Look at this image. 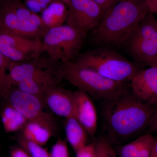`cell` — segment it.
<instances>
[{"mask_svg": "<svg viewBox=\"0 0 157 157\" xmlns=\"http://www.w3.org/2000/svg\"><path fill=\"white\" fill-rule=\"evenodd\" d=\"M157 110L126 88L117 98L106 101L104 127L111 143L129 139L147 128Z\"/></svg>", "mask_w": 157, "mask_h": 157, "instance_id": "1", "label": "cell"}, {"mask_svg": "<svg viewBox=\"0 0 157 157\" xmlns=\"http://www.w3.org/2000/svg\"><path fill=\"white\" fill-rule=\"evenodd\" d=\"M149 12L146 0H120L105 12L93 30L92 40L108 46L126 45Z\"/></svg>", "mask_w": 157, "mask_h": 157, "instance_id": "2", "label": "cell"}, {"mask_svg": "<svg viewBox=\"0 0 157 157\" xmlns=\"http://www.w3.org/2000/svg\"><path fill=\"white\" fill-rule=\"evenodd\" d=\"M59 73L62 80H67L96 100H112L126 88L124 83L106 78L95 70L72 61L61 62Z\"/></svg>", "mask_w": 157, "mask_h": 157, "instance_id": "3", "label": "cell"}, {"mask_svg": "<svg viewBox=\"0 0 157 157\" xmlns=\"http://www.w3.org/2000/svg\"><path fill=\"white\" fill-rule=\"evenodd\" d=\"M72 61L90 68L106 78L122 83L131 81L140 70L134 63L105 47L79 53Z\"/></svg>", "mask_w": 157, "mask_h": 157, "instance_id": "4", "label": "cell"}, {"mask_svg": "<svg viewBox=\"0 0 157 157\" xmlns=\"http://www.w3.org/2000/svg\"><path fill=\"white\" fill-rule=\"evenodd\" d=\"M84 39L68 25L49 29L42 39L44 52L61 62L72 61L80 53Z\"/></svg>", "mask_w": 157, "mask_h": 157, "instance_id": "5", "label": "cell"}, {"mask_svg": "<svg viewBox=\"0 0 157 157\" xmlns=\"http://www.w3.org/2000/svg\"><path fill=\"white\" fill-rule=\"evenodd\" d=\"M65 23L84 39L97 27L105 12L94 0H70Z\"/></svg>", "mask_w": 157, "mask_h": 157, "instance_id": "6", "label": "cell"}, {"mask_svg": "<svg viewBox=\"0 0 157 157\" xmlns=\"http://www.w3.org/2000/svg\"><path fill=\"white\" fill-rule=\"evenodd\" d=\"M61 62L40 56L28 61L10 62L9 75L12 85L24 80L60 76Z\"/></svg>", "mask_w": 157, "mask_h": 157, "instance_id": "7", "label": "cell"}, {"mask_svg": "<svg viewBox=\"0 0 157 157\" xmlns=\"http://www.w3.org/2000/svg\"><path fill=\"white\" fill-rule=\"evenodd\" d=\"M0 52L11 61H28L44 52L42 39L0 33Z\"/></svg>", "mask_w": 157, "mask_h": 157, "instance_id": "8", "label": "cell"}, {"mask_svg": "<svg viewBox=\"0 0 157 157\" xmlns=\"http://www.w3.org/2000/svg\"><path fill=\"white\" fill-rule=\"evenodd\" d=\"M5 97L8 98V104L28 121H55L52 117L45 111L46 106L42 97L24 92L13 86Z\"/></svg>", "mask_w": 157, "mask_h": 157, "instance_id": "9", "label": "cell"}, {"mask_svg": "<svg viewBox=\"0 0 157 157\" xmlns=\"http://www.w3.org/2000/svg\"><path fill=\"white\" fill-rule=\"evenodd\" d=\"M132 91L144 103L157 104V67L139 70L131 80Z\"/></svg>", "mask_w": 157, "mask_h": 157, "instance_id": "10", "label": "cell"}, {"mask_svg": "<svg viewBox=\"0 0 157 157\" xmlns=\"http://www.w3.org/2000/svg\"><path fill=\"white\" fill-rule=\"evenodd\" d=\"M42 98L46 107L55 114L65 118L74 114L73 92L59 87L50 86L45 91Z\"/></svg>", "mask_w": 157, "mask_h": 157, "instance_id": "11", "label": "cell"}, {"mask_svg": "<svg viewBox=\"0 0 157 157\" xmlns=\"http://www.w3.org/2000/svg\"><path fill=\"white\" fill-rule=\"evenodd\" d=\"M73 95L74 116L84 127L88 135L94 137L97 130L98 116L90 97L79 90L73 92Z\"/></svg>", "mask_w": 157, "mask_h": 157, "instance_id": "12", "label": "cell"}, {"mask_svg": "<svg viewBox=\"0 0 157 157\" xmlns=\"http://www.w3.org/2000/svg\"><path fill=\"white\" fill-rule=\"evenodd\" d=\"M126 44L135 60L147 64L157 56V32L150 36L129 39Z\"/></svg>", "mask_w": 157, "mask_h": 157, "instance_id": "13", "label": "cell"}, {"mask_svg": "<svg viewBox=\"0 0 157 157\" xmlns=\"http://www.w3.org/2000/svg\"><path fill=\"white\" fill-rule=\"evenodd\" d=\"M21 131V135L24 138L43 146L47 143L55 133V122L43 120L28 121Z\"/></svg>", "mask_w": 157, "mask_h": 157, "instance_id": "14", "label": "cell"}, {"mask_svg": "<svg viewBox=\"0 0 157 157\" xmlns=\"http://www.w3.org/2000/svg\"><path fill=\"white\" fill-rule=\"evenodd\" d=\"M155 139L151 134L137 137L130 143L121 146V157H150Z\"/></svg>", "mask_w": 157, "mask_h": 157, "instance_id": "15", "label": "cell"}, {"mask_svg": "<svg viewBox=\"0 0 157 157\" xmlns=\"http://www.w3.org/2000/svg\"><path fill=\"white\" fill-rule=\"evenodd\" d=\"M65 131L68 142L75 152L87 145L88 134L74 115L66 119Z\"/></svg>", "mask_w": 157, "mask_h": 157, "instance_id": "16", "label": "cell"}, {"mask_svg": "<svg viewBox=\"0 0 157 157\" xmlns=\"http://www.w3.org/2000/svg\"><path fill=\"white\" fill-rule=\"evenodd\" d=\"M0 33L22 37L14 0H9L0 6Z\"/></svg>", "mask_w": 157, "mask_h": 157, "instance_id": "17", "label": "cell"}, {"mask_svg": "<svg viewBox=\"0 0 157 157\" xmlns=\"http://www.w3.org/2000/svg\"><path fill=\"white\" fill-rule=\"evenodd\" d=\"M68 7L61 0L52 3L41 13V18L48 29L63 25L65 23Z\"/></svg>", "mask_w": 157, "mask_h": 157, "instance_id": "18", "label": "cell"}, {"mask_svg": "<svg viewBox=\"0 0 157 157\" xmlns=\"http://www.w3.org/2000/svg\"><path fill=\"white\" fill-rule=\"evenodd\" d=\"M1 117L6 133L21 131L28 121L21 113L9 104L3 108Z\"/></svg>", "mask_w": 157, "mask_h": 157, "instance_id": "19", "label": "cell"}, {"mask_svg": "<svg viewBox=\"0 0 157 157\" xmlns=\"http://www.w3.org/2000/svg\"><path fill=\"white\" fill-rule=\"evenodd\" d=\"M58 84L56 82L48 79L27 80L18 82L15 86L24 92L42 97L48 87Z\"/></svg>", "mask_w": 157, "mask_h": 157, "instance_id": "20", "label": "cell"}, {"mask_svg": "<svg viewBox=\"0 0 157 157\" xmlns=\"http://www.w3.org/2000/svg\"><path fill=\"white\" fill-rule=\"evenodd\" d=\"M10 62L0 52V98L5 97L13 86L9 75Z\"/></svg>", "mask_w": 157, "mask_h": 157, "instance_id": "21", "label": "cell"}, {"mask_svg": "<svg viewBox=\"0 0 157 157\" xmlns=\"http://www.w3.org/2000/svg\"><path fill=\"white\" fill-rule=\"evenodd\" d=\"M19 146L28 153L31 157H50V153L42 146L34 143L20 135L17 138Z\"/></svg>", "mask_w": 157, "mask_h": 157, "instance_id": "22", "label": "cell"}, {"mask_svg": "<svg viewBox=\"0 0 157 157\" xmlns=\"http://www.w3.org/2000/svg\"><path fill=\"white\" fill-rule=\"evenodd\" d=\"M94 157H117L112 143L108 138L99 137L94 141Z\"/></svg>", "mask_w": 157, "mask_h": 157, "instance_id": "23", "label": "cell"}, {"mask_svg": "<svg viewBox=\"0 0 157 157\" xmlns=\"http://www.w3.org/2000/svg\"><path fill=\"white\" fill-rule=\"evenodd\" d=\"M26 8L33 13H41L52 3L57 0H24Z\"/></svg>", "mask_w": 157, "mask_h": 157, "instance_id": "24", "label": "cell"}, {"mask_svg": "<svg viewBox=\"0 0 157 157\" xmlns=\"http://www.w3.org/2000/svg\"><path fill=\"white\" fill-rule=\"evenodd\" d=\"M50 157H69L67 144L63 140L59 138L52 146L50 153Z\"/></svg>", "mask_w": 157, "mask_h": 157, "instance_id": "25", "label": "cell"}, {"mask_svg": "<svg viewBox=\"0 0 157 157\" xmlns=\"http://www.w3.org/2000/svg\"><path fill=\"white\" fill-rule=\"evenodd\" d=\"M76 153V157H94V142L87 144Z\"/></svg>", "mask_w": 157, "mask_h": 157, "instance_id": "26", "label": "cell"}, {"mask_svg": "<svg viewBox=\"0 0 157 157\" xmlns=\"http://www.w3.org/2000/svg\"><path fill=\"white\" fill-rule=\"evenodd\" d=\"M94 1L101 6V8L105 12L120 0H94Z\"/></svg>", "mask_w": 157, "mask_h": 157, "instance_id": "27", "label": "cell"}, {"mask_svg": "<svg viewBox=\"0 0 157 157\" xmlns=\"http://www.w3.org/2000/svg\"><path fill=\"white\" fill-rule=\"evenodd\" d=\"M10 155L11 157H31L28 153L20 146L13 148Z\"/></svg>", "mask_w": 157, "mask_h": 157, "instance_id": "28", "label": "cell"}, {"mask_svg": "<svg viewBox=\"0 0 157 157\" xmlns=\"http://www.w3.org/2000/svg\"><path fill=\"white\" fill-rule=\"evenodd\" d=\"M147 128L151 133H155L157 134V110L152 117Z\"/></svg>", "mask_w": 157, "mask_h": 157, "instance_id": "29", "label": "cell"}, {"mask_svg": "<svg viewBox=\"0 0 157 157\" xmlns=\"http://www.w3.org/2000/svg\"><path fill=\"white\" fill-rule=\"evenodd\" d=\"M149 11L152 14H157V0H146Z\"/></svg>", "mask_w": 157, "mask_h": 157, "instance_id": "30", "label": "cell"}, {"mask_svg": "<svg viewBox=\"0 0 157 157\" xmlns=\"http://www.w3.org/2000/svg\"><path fill=\"white\" fill-rule=\"evenodd\" d=\"M150 157H157V140H156L154 144Z\"/></svg>", "mask_w": 157, "mask_h": 157, "instance_id": "31", "label": "cell"}, {"mask_svg": "<svg viewBox=\"0 0 157 157\" xmlns=\"http://www.w3.org/2000/svg\"><path fill=\"white\" fill-rule=\"evenodd\" d=\"M150 67H157V56L147 64Z\"/></svg>", "mask_w": 157, "mask_h": 157, "instance_id": "32", "label": "cell"}, {"mask_svg": "<svg viewBox=\"0 0 157 157\" xmlns=\"http://www.w3.org/2000/svg\"><path fill=\"white\" fill-rule=\"evenodd\" d=\"M61 1H62L64 3L67 5V6L69 5V3L70 2V0H61Z\"/></svg>", "mask_w": 157, "mask_h": 157, "instance_id": "33", "label": "cell"}, {"mask_svg": "<svg viewBox=\"0 0 157 157\" xmlns=\"http://www.w3.org/2000/svg\"><path fill=\"white\" fill-rule=\"evenodd\" d=\"M8 1H9V0H0V6Z\"/></svg>", "mask_w": 157, "mask_h": 157, "instance_id": "34", "label": "cell"}]
</instances>
